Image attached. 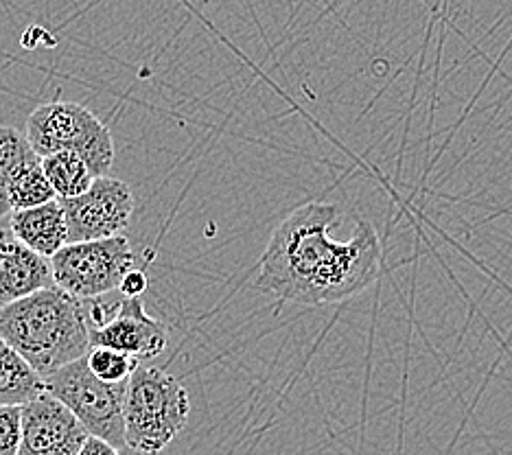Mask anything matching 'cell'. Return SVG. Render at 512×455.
I'll return each mask as SVG.
<instances>
[{
    "label": "cell",
    "instance_id": "cell-13",
    "mask_svg": "<svg viewBox=\"0 0 512 455\" xmlns=\"http://www.w3.org/2000/svg\"><path fill=\"white\" fill-rule=\"evenodd\" d=\"M42 171L57 200H73V197L84 195L95 180L86 162L73 151H57V154L44 156Z\"/></svg>",
    "mask_w": 512,
    "mask_h": 455
},
{
    "label": "cell",
    "instance_id": "cell-12",
    "mask_svg": "<svg viewBox=\"0 0 512 455\" xmlns=\"http://www.w3.org/2000/svg\"><path fill=\"white\" fill-rule=\"evenodd\" d=\"M44 394V379L0 337V405H25Z\"/></svg>",
    "mask_w": 512,
    "mask_h": 455
},
{
    "label": "cell",
    "instance_id": "cell-18",
    "mask_svg": "<svg viewBox=\"0 0 512 455\" xmlns=\"http://www.w3.org/2000/svg\"><path fill=\"white\" fill-rule=\"evenodd\" d=\"M147 285H149L147 274L143 270H138V267H134V270H130L123 276L119 285V294L123 298H141L147 291Z\"/></svg>",
    "mask_w": 512,
    "mask_h": 455
},
{
    "label": "cell",
    "instance_id": "cell-5",
    "mask_svg": "<svg viewBox=\"0 0 512 455\" xmlns=\"http://www.w3.org/2000/svg\"><path fill=\"white\" fill-rule=\"evenodd\" d=\"M127 383H106L92 375L86 357H81L44 377V392L60 401L90 436L125 447V403Z\"/></svg>",
    "mask_w": 512,
    "mask_h": 455
},
{
    "label": "cell",
    "instance_id": "cell-16",
    "mask_svg": "<svg viewBox=\"0 0 512 455\" xmlns=\"http://www.w3.org/2000/svg\"><path fill=\"white\" fill-rule=\"evenodd\" d=\"M86 364L92 375L106 383H127L132 377V372L138 368V361L132 355L119 353V350L92 346L86 353Z\"/></svg>",
    "mask_w": 512,
    "mask_h": 455
},
{
    "label": "cell",
    "instance_id": "cell-7",
    "mask_svg": "<svg viewBox=\"0 0 512 455\" xmlns=\"http://www.w3.org/2000/svg\"><path fill=\"white\" fill-rule=\"evenodd\" d=\"M60 204L66 217L68 243L121 237L134 215L132 189L110 175L95 178L84 195L60 200Z\"/></svg>",
    "mask_w": 512,
    "mask_h": 455
},
{
    "label": "cell",
    "instance_id": "cell-15",
    "mask_svg": "<svg viewBox=\"0 0 512 455\" xmlns=\"http://www.w3.org/2000/svg\"><path fill=\"white\" fill-rule=\"evenodd\" d=\"M36 154L27 143L25 134L14 127H0V219L11 213L9 208V186L18 169Z\"/></svg>",
    "mask_w": 512,
    "mask_h": 455
},
{
    "label": "cell",
    "instance_id": "cell-8",
    "mask_svg": "<svg viewBox=\"0 0 512 455\" xmlns=\"http://www.w3.org/2000/svg\"><path fill=\"white\" fill-rule=\"evenodd\" d=\"M88 436L84 425L46 392L22 405L18 455H77Z\"/></svg>",
    "mask_w": 512,
    "mask_h": 455
},
{
    "label": "cell",
    "instance_id": "cell-14",
    "mask_svg": "<svg viewBox=\"0 0 512 455\" xmlns=\"http://www.w3.org/2000/svg\"><path fill=\"white\" fill-rule=\"evenodd\" d=\"M53 200H57V197L42 171V158L33 154L25 165L18 169L14 180H11V186H9L11 213H14V210L36 208Z\"/></svg>",
    "mask_w": 512,
    "mask_h": 455
},
{
    "label": "cell",
    "instance_id": "cell-4",
    "mask_svg": "<svg viewBox=\"0 0 512 455\" xmlns=\"http://www.w3.org/2000/svg\"><path fill=\"white\" fill-rule=\"evenodd\" d=\"M25 138L40 158L73 151L86 162L92 178H106L114 165V140L106 123L73 101H51L33 110Z\"/></svg>",
    "mask_w": 512,
    "mask_h": 455
},
{
    "label": "cell",
    "instance_id": "cell-3",
    "mask_svg": "<svg viewBox=\"0 0 512 455\" xmlns=\"http://www.w3.org/2000/svg\"><path fill=\"white\" fill-rule=\"evenodd\" d=\"M189 414V392L176 377L158 366L138 364L125 390V447L160 455L182 434Z\"/></svg>",
    "mask_w": 512,
    "mask_h": 455
},
{
    "label": "cell",
    "instance_id": "cell-6",
    "mask_svg": "<svg viewBox=\"0 0 512 455\" xmlns=\"http://www.w3.org/2000/svg\"><path fill=\"white\" fill-rule=\"evenodd\" d=\"M53 283L79 300L101 298L119 291L123 276L136 267L127 237L68 243L51 256Z\"/></svg>",
    "mask_w": 512,
    "mask_h": 455
},
{
    "label": "cell",
    "instance_id": "cell-19",
    "mask_svg": "<svg viewBox=\"0 0 512 455\" xmlns=\"http://www.w3.org/2000/svg\"><path fill=\"white\" fill-rule=\"evenodd\" d=\"M77 455H121V453H119V449L112 447L110 442L95 438V436H88Z\"/></svg>",
    "mask_w": 512,
    "mask_h": 455
},
{
    "label": "cell",
    "instance_id": "cell-10",
    "mask_svg": "<svg viewBox=\"0 0 512 455\" xmlns=\"http://www.w3.org/2000/svg\"><path fill=\"white\" fill-rule=\"evenodd\" d=\"M55 285L51 261L0 230V307Z\"/></svg>",
    "mask_w": 512,
    "mask_h": 455
},
{
    "label": "cell",
    "instance_id": "cell-11",
    "mask_svg": "<svg viewBox=\"0 0 512 455\" xmlns=\"http://www.w3.org/2000/svg\"><path fill=\"white\" fill-rule=\"evenodd\" d=\"M9 232L44 259H51L68 245V228L60 200L9 213Z\"/></svg>",
    "mask_w": 512,
    "mask_h": 455
},
{
    "label": "cell",
    "instance_id": "cell-9",
    "mask_svg": "<svg viewBox=\"0 0 512 455\" xmlns=\"http://www.w3.org/2000/svg\"><path fill=\"white\" fill-rule=\"evenodd\" d=\"M169 344L165 324L145 311L141 298H123L116 305L112 318L90 331V348L103 346L132 355L138 361L158 357Z\"/></svg>",
    "mask_w": 512,
    "mask_h": 455
},
{
    "label": "cell",
    "instance_id": "cell-17",
    "mask_svg": "<svg viewBox=\"0 0 512 455\" xmlns=\"http://www.w3.org/2000/svg\"><path fill=\"white\" fill-rule=\"evenodd\" d=\"M22 405H0V455H18Z\"/></svg>",
    "mask_w": 512,
    "mask_h": 455
},
{
    "label": "cell",
    "instance_id": "cell-2",
    "mask_svg": "<svg viewBox=\"0 0 512 455\" xmlns=\"http://www.w3.org/2000/svg\"><path fill=\"white\" fill-rule=\"evenodd\" d=\"M0 337L44 379L86 357L90 329L86 300L51 285L0 307Z\"/></svg>",
    "mask_w": 512,
    "mask_h": 455
},
{
    "label": "cell",
    "instance_id": "cell-1",
    "mask_svg": "<svg viewBox=\"0 0 512 455\" xmlns=\"http://www.w3.org/2000/svg\"><path fill=\"white\" fill-rule=\"evenodd\" d=\"M342 208L309 202L281 221L261 256L254 287L294 305H333L362 294L381 270V241L368 221L348 241H333L329 230Z\"/></svg>",
    "mask_w": 512,
    "mask_h": 455
}]
</instances>
